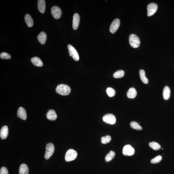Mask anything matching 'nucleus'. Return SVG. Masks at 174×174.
I'll list each match as a JSON object with an SVG mask.
<instances>
[{"label": "nucleus", "instance_id": "nucleus-13", "mask_svg": "<svg viewBox=\"0 0 174 174\" xmlns=\"http://www.w3.org/2000/svg\"><path fill=\"white\" fill-rule=\"evenodd\" d=\"M9 134V129L7 125L2 127L0 131V136L1 139H6Z\"/></svg>", "mask_w": 174, "mask_h": 174}, {"label": "nucleus", "instance_id": "nucleus-9", "mask_svg": "<svg viewBox=\"0 0 174 174\" xmlns=\"http://www.w3.org/2000/svg\"><path fill=\"white\" fill-rule=\"evenodd\" d=\"M134 153V150L130 145H126L123 149V154L125 156H131Z\"/></svg>", "mask_w": 174, "mask_h": 174}, {"label": "nucleus", "instance_id": "nucleus-26", "mask_svg": "<svg viewBox=\"0 0 174 174\" xmlns=\"http://www.w3.org/2000/svg\"><path fill=\"white\" fill-rule=\"evenodd\" d=\"M131 127L134 129L138 130H141L142 129L141 126L139 124V123L134 121H133L130 123Z\"/></svg>", "mask_w": 174, "mask_h": 174}, {"label": "nucleus", "instance_id": "nucleus-31", "mask_svg": "<svg viewBox=\"0 0 174 174\" xmlns=\"http://www.w3.org/2000/svg\"><path fill=\"white\" fill-rule=\"evenodd\" d=\"M0 174H9L7 169L5 167H1L0 170Z\"/></svg>", "mask_w": 174, "mask_h": 174}, {"label": "nucleus", "instance_id": "nucleus-7", "mask_svg": "<svg viewBox=\"0 0 174 174\" xmlns=\"http://www.w3.org/2000/svg\"><path fill=\"white\" fill-rule=\"evenodd\" d=\"M157 8V5L156 3H152L149 4L147 7L148 16H151L154 14L156 12Z\"/></svg>", "mask_w": 174, "mask_h": 174}, {"label": "nucleus", "instance_id": "nucleus-22", "mask_svg": "<svg viewBox=\"0 0 174 174\" xmlns=\"http://www.w3.org/2000/svg\"><path fill=\"white\" fill-rule=\"evenodd\" d=\"M139 75L142 82L145 84L148 83V80L146 77V73L144 70L141 69L140 70Z\"/></svg>", "mask_w": 174, "mask_h": 174}, {"label": "nucleus", "instance_id": "nucleus-25", "mask_svg": "<svg viewBox=\"0 0 174 174\" xmlns=\"http://www.w3.org/2000/svg\"><path fill=\"white\" fill-rule=\"evenodd\" d=\"M125 72L122 70H119L115 72L113 74V77L115 78H121L123 77Z\"/></svg>", "mask_w": 174, "mask_h": 174}, {"label": "nucleus", "instance_id": "nucleus-27", "mask_svg": "<svg viewBox=\"0 0 174 174\" xmlns=\"http://www.w3.org/2000/svg\"><path fill=\"white\" fill-rule=\"evenodd\" d=\"M111 140V137L109 135H107L105 136H103L101 138V143L103 144H106L109 143Z\"/></svg>", "mask_w": 174, "mask_h": 174}, {"label": "nucleus", "instance_id": "nucleus-2", "mask_svg": "<svg viewBox=\"0 0 174 174\" xmlns=\"http://www.w3.org/2000/svg\"><path fill=\"white\" fill-rule=\"evenodd\" d=\"M129 42L130 46L134 48L138 47L140 44V41L138 37L135 34H132L129 38Z\"/></svg>", "mask_w": 174, "mask_h": 174}, {"label": "nucleus", "instance_id": "nucleus-4", "mask_svg": "<svg viewBox=\"0 0 174 174\" xmlns=\"http://www.w3.org/2000/svg\"><path fill=\"white\" fill-rule=\"evenodd\" d=\"M55 151V147L53 144L49 143L46 146V151L45 155V158L47 160L50 158L53 154Z\"/></svg>", "mask_w": 174, "mask_h": 174}, {"label": "nucleus", "instance_id": "nucleus-30", "mask_svg": "<svg viewBox=\"0 0 174 174\" xmlns=\"http://www.w3.org/2000/svg\"><path fill=\"white\" fill-rule=\"evenodd\" d=\"M0 57L2 59H8L11 58L10 55L6 52H2L0 54Z\"/></svg>", "mask_w": 174, "mask_h": 174}, {"label": "nucleus", "instance_id": "nucleus-19", "mask_svg": "<svg viewBox=\"0 0 174 174\" xmlns=\"http://www.w3.org/2000/svg\"><path fill=\"white\" fill-rule=\"evenodd\" d=\"M137 94L136 89L134 88H132L128 90L127 93V96L128 98L133 99L135 98Z\"/></svg>", "mask_w": 174, "mask_h": 174}, {"label": "nucleus", "instance_id": "nucleus-20", "mask_svg": "<svg viewBox=\"0 0 174 174\" xmlns=\"http://www.w3.org/2000/svg\"><path fill=\"white\" fill-rule=\"evenodd\" d=\"M25 20L28 27H33L34 25L33 20L30 15L27 14L25 15Z\"/></svg>", "mask_w": 174, "mask_h": 174}, {"label": "nucleus", "instance_id": "nucleus-28", "mask_svg": "<svg viewBox=\"0 0 174 174\" xmlns=\"http://www.w3.org/2000/svg\"><path fill=\"white\" fill-rule=\"evenodd\" d=\"M106 91L108 95L110 97H112L115 95V90L112 88H107Z\"/></svg>", "mask_w": 174, "mask_h": 174}, {"label": "nucleus", "instance_id": "nucleus-15", "mask_svg": "<svg viewBox=\"0 0 174 174\" xmlns=\"http://www.w3.org/2000/svg\"><path fill=\"white\" fill-rule=\"evenodd\" d=\"M46 2L44 0L38 1V8L39 12L44 13L46 9Z\"/></svg>", "mask_w": 174, "mask_h": 174}, {"label": "nucleus", "instance_id": "nucleus-6", "mask_svg": "<svg viewBox=\"0 0 174 174\" xmlns=\"http://www.w3.org/2000/svg\"><path fill=\"white\" fill-rule=\"evenodd\" d=\"M103 120L104 122L111 125L114 124L116 121L115 116L111 114H107L104 115L103 117Z\"/></svg>", "mask_w": 174, "mask_h": 174}, {"label": "nucleus", "instance_id": "nucleus-5", "mask_svg": "<svg viewBox=\"0 0 174 174\" xmlns=\"http://www.w3.org/2000/svg\"><path fill=\"white\" fill-rule=\"evenodd\" d=\"M68 49L69 51V55L73 59L76 61H78L80 60L79 55L76 49L73 46L70 44L68 45Z\"/></svg>", "mask_w": 174, "mask_h": 174}, {"label": "nucleus", "instance_id": "nucleus-12", "mask_svg": "<svg viewBox=\"0 0 174 174\" xmlns=\"http://www.w3.org/2000/svg\"><path fill=\"white\" fill-rule=\"evenodd\" d=\"M80 18L78 13L74 14L73 20V28L74 30H77L80 24Z\"/></svg>", "mask_w": 174, "mask_h": 174}, {"label": "nucleus", "instance_id": "nucleus-3", "mask_svg": "<svg viewBox=\"0 0 174 174\" xmlns=\"http://www.w3.org/2000/svg\"><path fill=\"white\" fill-rule=\"evenodd\" d=\"M78 154L75 150L70 149L68 150L66 153L65 159L67 162L75 160L77 157Z\"/></svg>", "mask_w": 174, "mask_h": 174}, {"label": "nucleus", "instance_id": "nucleus-29", "mask_svg": "<svg viewBox=\"0 0 174 174\" xmlns=\"http://www.w3.org/2000/svg\"><path fill=\"white\" fill-rule=\"evenodd\" d=\"M162 158V156L161 155H158V156L152 159L151 160V162L152 164L159 163L161 161Z\"/></svg>", "mask_w": 174, "mask_h": 174}, {"label": "nucleus", "instance_id": "nucleus-11", "mask_svg": "<svg viewBox=\"0 0 174 174\" xmlns=\"http://www.w3.org/2000/svg\"><path fill=\"white\" fill-rule=\"evenodd\" d=\"M17 116L18 117L22 120H26L27 119V113L24 108L21 107L18 109L17 112Z\"/></svg>", "mask_w": 174, "mask_h": 174}, {"label": "nucleus", "instance_id": "nucleus-23", "mask_svg": "<svg viewBox=\"0 0 174 174\" xmlns=\"http://www.w3.org/2000/svg\"><path fill=\"white\" fill-rule=\"evenodd\" d=\"M115 153L112 151H110L105 157V160L107 162H109L114 158L115 156Z\"/></svg>", "mask_w": 174, "mask_h": 174}, {"label": "nucleus", "instance_id": "nucleus-21", "mask_svg": "<svg viewBox=\"0 0 174 174\" xmlns=\"http://www.w3.org/2000/svg\"><path fill=\"white\" fill-rule=\"evenodd\" d=\"M20 174H29V169L27 165L22 164L20 166L19 168Z\"/></svg>", "mask_w": 174, "mask_h": 174}, {"label": "nucleus", "instance_id": "nucleus-24", "mask_svg": "<svg viewBox=\"0 0 174 174\" xmlns=\"http://www.w3.org/2000/svg\"><path fill=\"white\" fill-rule=\"evenodd\" d=\"M149 146L152 149L154 150H158L160 149L161 146L157 142H150L149 144Z\"/></svg>", "mask_w": 174, "mask_h": 174}, {"label": "nucleus", "instance_id": "nucleus-14", "mask_svg": "<svg viewBox=\"0 0 174 174\" xmlns=\"http://www.w3.org/2000/svg\"><path fill=\"white\" fill-rule=\"evenodd\" d=\"M47 117L50 120L54 121L57 119V115L55 110L51 109L47 113Z\"/></svg>", "mask_w": 174, "mask_h": 174}, {"label": "nucleus", "instance_id": "nucleus-8", "mask_svg": "<svg viewBox=\"0 0 174 174\" xmlns=\"http://www.w3.org/2000/svg\"><path fill=\"white\" fill-rule=\"evenodd\" d=\"M51 13L53 17L56 19H59L62 15L61 9L59 7L55 6L51 9Z\"/></svg>", "mask_w": 174, "mask_h": 174}, {"label": "nucleus", "instance_id": "nucleus-17", "mask_svg": "<svg viewBox=\"0 0 174 174\" xmlns=\"http://www.w3.org/2000/svg\"><path fill=\"white\" fill-rule=\"evenodd\" d=\"M38 39L40 44L44 45L47 39L46 34L44 32H41L38 35Z\"/></svg>", "mask_w": 174, "mask_h": 174}, {"label": "nucleus", "instance_id": "nucleus-1", "mask_svg": "<svg viewBox=\"0 0 174 174\" xmlns=\"http://www.w3.org/2000/svg\"><path fill=\"white\" fill-rule=\"evenodd\" d=\"M56 90L58 94L62 96H67L70 93L71 89L69 86L60 84L57 86Z\"/></svg>", "mask_w": 174, "mask_h": 174}, {"label": "nucleus", "instance_id": "nucleus-10", "mask_svg": "<svg viewBox=\"0 0 174 174\" xmlns=\"http://www.w3.org/2000/svg\"><path fill=\"white\" fill-rule=\"evenodd\" d=\"M120 20L118 18L115 19L113 21L110 26V31L111 33L114 34L119 27Z\"/></svg>", "mask_w": 174, "mask_h": 174}, {"label": "nucleus", "instance_id": "nucleus-16", "mask_svg": "<svg viewBox=\"0 0 174 174\" xmlns=\"http://www.w3.org/2000/svg\"><path fill=\"white\" fill-rule=\"evenodd\" d=\"M31 61L32 64L36 67H42L43 66V63L42 62L38 57H34L32 58Z\"/></svg>", "mask_w": 174, "mask_h": 174}, {"label": "nucleus", "instance_id": "nucleus-18", "mask_svg": "<svg viewBox=\"0 0 174 174\" xmlns=\"http://www.w3.org/2000/svg\"><path fill=\"white\" fill-rule=\"evenodd\" d=\"M171 91L169 87L165 86L163 89V98L165 100H167L170 97Z\"/></svg>", "mask_w": 174, "mask_h": 174}]
</instances>
